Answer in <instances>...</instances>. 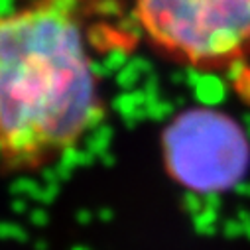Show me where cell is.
<instances>
[{
  "instance_id": "3",
  "label": "cell",
  "mask_w": 250,
  "mask_h": 250,
  "mask_svg": "<svg viewBox=\"0 0 250 250\" xmlns=\"http://www.w3.org/2000/svg\"><path fill=\"white\" fill-rule=\"evenodd\" d=\"M162 156L171 179L197 193L232 187L250 162V140L223 110L189 108L162 132Z\"/></svg>"
},
{
  "instance_id": "1",
  "label": "cell",
  "mask_w": 250,
  "mask_h": 250,
  "mask_svg": "<svg viewBox=\"0 0 250 250\" xmlns=\"http://www.w3.org/2000/svg\"><path fill=\"white\" fill-rule=\"evenodd\" d=\"M101 4L30 0L0 12V173H40L103 122L93 42Z\"/></svg>"
},
{
  "instance_id": "2",
  "label": "cell",
  "mask_w": 250,
  "mask_h": 250,
  "mask_svg": "<svg viewBox=\"0 0 250 250\" xmlns=\"http://www.w3.org/2000/svg\"><path fill=\"white\" fill-rule=\"evenodd\" d=\"M146 43L167 61L223 73L250 61V0H130Z\"/></svg>"
}]
</instances>
